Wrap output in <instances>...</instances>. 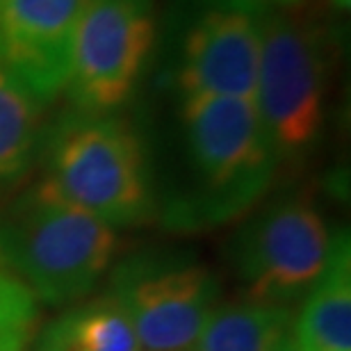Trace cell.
Returning <instances> with one entry per match:
<instances>
[{"label": "cell", "mask_w": 351, "mask_h": 351, "mask_svg": "<svg viewBox=\"0 0 351 351\" xmlns=\"http://www.w3.org/2000/svg\"><path fill=\"white\" fill-rule=\"evenodd\" d=\"M39 324V299L0 256V351H27Z\"/></svg>", "instance_id": "5bb4252c"}, {"label": "cell", "mask_w": 351, "mask_h": 351, "mask_svg": "<svg viewBox=\"0 0 351 351\" xmlns=\"http://www.w3.org/2000/svg\"><path fill=\"white\" fill-rule=\"evenodd\" d=\"M297 351H351V256L349 235L335 233L317 280L294 319Z\"/></svg>", "instance_id": "30bf717a"}, {"label": "cell", "mask_w": 351, "mask_h": 351, "mask_svg": "<svg viewBox=\"0 0 351 351\" xmlns=\"http://www.w3.org/2000/svg\"><path fill=\"white\" fill-rule=\"evenodd\" d=\"M328 249L331 237L317 208L308 201H283L242 235L237 269L251 301L285 304L317 280Z\"/></svg>", "instance_id": "52a82bcc"}, {"label": "cell", "mask_w": 351, "mask_h": 351, "mask_svg": "<svg viewBox=\"0 0 351 351\" xmlns=\"http://www.w3.org/2000/svg\"><path fill=\"white\" fill-rule=\"evenodd\" d=\"M328 62L324 27L263 7L254 103L278 160L301 156L319 137Z\"/></svg>", "instance_id": "277c9868"}, {"label": "cell", "mask_w": 351, "mask_h": 351, "mask_svg": "<svg viewBox=\"0 0 351 351\" xmlns=\"http://www.w3.org/2000/svg\"><path fill=\"white\" fill-rule=\"evenodd\" d=\"M41 135V105L0 66V182L21 178Z\"/></svg>", "instance_id": "4fadbf2b"}, {"label": "cell", "mask_w": 351, "mask_h": 351, "mask_svg": "<svg viewBox=\"0 0 351 351\" xmlns=\"http://www.w3.org/2000/svg\"><path fill=\"white\" fill-rule=\"evenodd\" d=\"M3 3H5V0H0V5H3Z\"/></svg>", "instance_id": "e0dca14e"}, {"label": "cell", "mask_w": 351, "mask_h": 351, "mask_svg": "<svg viewBox=\"0 0 351 351\" xmlns=\"http://www.w3.org/2000/svg\"><path fill=\"white\" fill-rule=\"evenodd\" d=\"M333 5L338 7V10H349V5H351V0H333Z\"/></svg>", "instance_id": "2e32d148"}, {"label": "cell", "mask_w": 351, "mask_h": 351, "mask_svg": "<svg viewBox=\"0 0 351 351\" xmlns=\"http://www.w3.org/2000/svg\"><path fill=\"white\" fill-rule=\"evenodd\" d=\"M153 41V0H85L64 89L75 112L121 108L142 78Z\"/></svg>", "instance_id": "5b68a950"}, {"label": "cell", "mask_w": 351, "mask_h": 351, "mask_svg": "<svg viewBox=\"0 0 351 351\" xmlns=\"http://www.w3.org/2000/svg\"><path fill=\"white\" fill-rule=\"evenodd\" d=\"M187 151L196 194L178 213L180 223H219L267 192L278 156L256 103L249 98L182 96Z\"/></svg>", "instance_id": "6da1fadb"}, {"label": "cell", "mask_w": 351, "mask_h": 351, "mask_svg": "<svg viewBox=\"0 0 351 351\" xmlns=\"http://www.w3.org/2000/svg\"><path fill=\"white\" fill-rule=\"evenodd\" d=\"M85 0H5L0 66L44 108L66 89Z\"/></svg>", "instance_id": "ba28073f"}, {"label": "cell", "mask_w": 351, "mask_h": 351, "mask_svg": "<svg viewBox=\"0 0 351 351\" xmlns=\"http://www.w3.org/2000/svg\"><path fill=\"white\" fill-rule=\"evenodd\" d=\"M110 297L123 308L144 351H187L215 311L217 280L199 263L135 256L117 267Z\"/></svg>", "instance_id": "8992f818"}, {"label": "cell", "mask_w": 351, "mask_h": 351, "mask_svg": "<svg viewBox=\"0 0 351 351\" xmlns=\"http://www.w3.org/2000/svg\"><path fill=\"white\" fill-rule=\"evenodd\" d=\"M39 185L112 228L142 221L153 208L142 139L112 114H69L53 132Z\"/></svg>", "instance_id": "3957f363"}, {"label": "cell", "mask_w": 351, "mask_h": 351, "mask_svg": "<svg viewBox=\"0 0 351 351\" xmlns=\"http://www.w3.org/2000/svg\"><path fill=\"white\" fill-rule=\"evenodd\" d=\"M254 3H269V5H278V7H292V5L304 3V0H254Z\"/></svg>", "instance_id": "9a60e30c"}, {"label": "cell", "mask_w": 351, "mask_h": 351, "mask_svg": "<svg viewBox=\"0 0 351 351\" xmlns=\"http://www.w3.org/2000/svg\"><path fill=\"white\" fill-rule=\"evenodd\" d=\"M117 251L110 223L37 185L0 221V256L51 306H64L96 287Z\"/></svg>", "instance_id": "7a4b0ae2"}, {"label": "cell", "mask_w": 351, "mask_h": 351, "mask_svg": "<svg viewBox=\"0 0 351 351\" xmlns=\"http://www.w3.org/2000/svg\"><path fill=\"white\" fill-rule=\"evenodd\" d=\"M39 351H142V347L123 308L108 294L55 322L44 333Z\"/></svg>", "instance_id": "7c38bea8"}, {"label": "cell", "mask_w": 351, "mask_h": 351, "mask_svg": "<svg viewBox=\"0 0 351 351\" xmlns=\"http://www.w3.org/2000/svg\"><path fill=\"white\" fill-rule=\"evenodd\" d=\"M263 3H237L206 12L182 46V96L208 94L254 101L261 62Z\"/></svg>", "instance_id": "9c48e42d"}, {"label": "cell", "mask_w": 351, "mask_h": 351, "mask_svg": "<svg viewBox=\"0 0 351 351\" xmlns=\"http://www.w3.org/2000/svg\"><path fill=\"white\" fill-rule=\"evenodd\" d=\"M196 351H297L287 304H228L215 308Z\"/></svg>", "instance_id": "8fae6325"}]
</instances>
